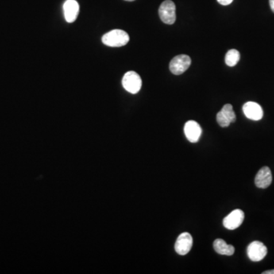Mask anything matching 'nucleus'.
I'll use <instances>...</instances> for the list:
<instances>
[{
	"instance_id": "obj_1",
	"label": "nucleus",
	"mask_w": 274,
	"mask_h": 274,
	"mask_svg": "<svg viewBox=\"0 0 274 274\" xmlns=\"http://www.w3.org/2000/svg\"><path fill=\"white\" fill-rule=\"evenodd\" d=\"M129 37L128 34L122 30L115 29L105 34L102 37V42L109 47H120L128 44Z\"/></svg>"
},
{
	"instance_id": "obj_2",
	"label": "nucleus",
	"mask_w": 274,
	"mask_h": 274,
	"mask_svg": "<svg viewBox=\"0 0 274 274\" xmlns=\"http://www.w3.org/2000/svg\"><path fill=\"white\" fill-rule=\"evenodd\" d=\"M160 18L164 24L173 25L176 20V7L171 0H165L160 5L159 10Z\"/></svg>"
},
{
	"instance_id": "obj_3",
	"label": "nucleus",
	"mask_w": 274,
	"mask_h": 274,
	"mask_svg": "<svg viewBox=\"0 0 274 274\" xmlns=\"http://www.w3.org/2000/svg\"><path fill=\"white\" fill-rule=\"evenodd\" d=\"M122 84L128 92L136 94L141 89L142 79L138 73L134 71H129L124 75Z\"/></svg>"
},
{
	"instance_id": "obj_4",
	"label": "nucleus",
	"mask_w": 274,
	"mask_h": 274,
	"mask_svg": "<svg viewBox=\"0 0 274 274\" xmlns=\"http://www.w3.org/2000/svg\"><path fill=\"white\" fill-rule=\"evenodd\" d=\"M191 59L187 55H178L172 59L169 65L170 71L174 75H182L190 67Z\"/></svg>"
},
{
	"instance_id": "obj_5",
	"label": "nucleus",
	"mask_w": 274,
	"mask_h": 274,
	"mask_svg": "<svg viewBox=\"0 0 274 274\" xmlns=\"http://www.w3.org/2000/svg\"><path fill=\"white\" fill-rule=\"evenodd\" d=\"M247 254L250 260L252 261H260L266 257L267 254V248L264 243L258 241H255L248 245Z\"/></svg>"
},
{
	"instance_id": "obj_6",
	"label": "nucleus",
	"mask_w": 274,
	"mask_h": 274,
	"mask_svg": "<svg viewBox=\"0 0 274 274\" xmlns=\"http://www.w3.org/2000/svg\"><path fill=\"white\" fill-rule=\"evenodd\" d=\"M245 219V213L239 209H236L231 212L223 219V225L225 229L234 230L242 224Z\"/></svg>"
},
{
	"instance_id": "obj_7",
	"label": "nucleus",
	"mask_w": 274,
	"mask_h": 274,
	"mask_svg": "<svg viewBox=\"0 0 274 274\" xmlns=\"http://www.w3.org/2000/svg\"><path fill=\"white\" fill-rule=\"evenodd\" d=\"M193 246V237L188 232H183L178 236L175 242V252L180 255H186Z\"/></svg>"
},
{
	"instance_id": "obj_8",
	"label": "nucleus",
	"mask_w": 274,
	"mask_h": 274,
	"mask_svg": "<svg viewBox=\"0 0 274 274\" xmlns=\"http://www.w3.org/2000/svg\"><path fill=\"white\" fill-rule=\"evenodd\" d=\"M243 112L246 117L252 121H260L264 116L260 105L253 101H248L243 105Z\"/></svg>"
},
{
	"instance_id": "obj_9",
	"label": "nucleus",
	"mask_w": 274,
	"mask_h": 274,
	"mask_svg": "<svg viewBox=\"0 0 274 274\" xmlns=\"http://www.w3.org/2000/svg\"><path fill=\"white\" fill-rule=\"evenodd\" d=\"M184 134L190 143L199 141L202 134V129L200 124L194 121H189L184 125Z\"/></svg>"
},
{
	"instance_id": "obj_10",
	"label": "nucleus",
	"mask_w": 274,
	"mask_h": 274,
	"mask_svg": "<svg viewBox=\"0 0 274 274\" xmlns=\"http://www.w3.org/2000/svg\"><path fill=\"white\" fill-rule=\"evenodd\" d=\"M272 173L267 166L260 168L255 177V185L259 188H267L272 183Z\"/></svg>"
},
{
	"instance_id": "obj_11",
	"label": "nucleus",
	"mask_w": 274,
	"mask_h": 274,
	"mask_svg": "<svg viewBox=\"0 0 274 274\" xmlns=\"http://www.w3.org/2000/svg\"><path fill=\"white\" fill-rule=\"evenodd\" d=\"M66 21L73 23L76 20L79 13V5L75 0H67L63 5Z\"/></svg>"
},
{
	"instance_id": "obj_12",
	"label": "nucleus",
	"mask_w": 274,
	"mask_h": 274,
	"mask_svg": "<svg viewBox=\"0 0 274 274\" xmlns=\"http://www.w3.org/2000/svg\"><path fill=\"white\" fill-rule=\"evenodd\" d=\"M213 248L217 253L222 255L232 256L234 255L235 248L231 245H228L223 239L217 238L213 242Z\"/></svg>"
},
{
	"instance_id": "obj_13",
	"label": "nucleus",
	"mask_w": 274,
	"mask_h": 274,
	"mask_svg": "<svg viewBox=\"0 0 274 274\" xmlns=\"http://www.w3.org/2000/svg\"><path fill=\"white\" fill-rule=\"evenodd\" d=\"M240 60V53L236 49L228 51L225 55V61L229 67H235Z\"/></svg>"
},
{
	"instance_id": "obj_14",
	"label": "nucleus",
	"mask_w": 274,
	"mask_h": 274,
	"mask_svg": "<svg viewBox=\"0 0 274 274\" xmlns=\"http://www.w3.org/2000/svg\"><path fill=\"white\" fill-rule=\"evenodd\" d=\"M221 113L228 119V121L232 124V123L236 122V116L233 110V107L230 104L224 105L222 107V110H220Z\"/></svg>"
},
{
	"instance_id": "obj_15",
	"label": "nucleus",
	"mask_w": 274,
	"mask_h": 274,
	"mask_svg": "<svg viewBox=\"0 0 274 274\" xmlns=\"http://www.w3.org/2000/svg\"><path fill=\"white\" fill-rule=\"evenodd\" d=\"M217 121L219 125L222 128H227L230 125L231 123L228 121V119L221 113V111L219 112L217 115Z\"/></svg>"
},
{
	"instance_id": "obj_16",
	"label": "nucleus",
	"mask_w": 274,
	"mask_h": 274,
	"mask_svg": "<svg viewBox=\"0 0 274 274\" xmlns=\"http://www.w3.org/2000/svg\"><path fill=\"white\" fill-rule=\"evenodd\" d=\"M217 1H218L219 3L222 5H228L233 2V0H217Z\"/></svg>"
},
{
	"instance_id": "obj_17",
	"label": "nucleus",
	"mask_w": 274,
	"mask_h": 274,
	"mask_svg": "<svg viewBox=\"0 0 274 274\" xmlns=\"http://www.w3.org/2000/svg\"><path fill=\"white\" fill-rule=\"evenodd\" d=\"M270 5H271V10L274 13V0H270Z\"/></svg>"
},
{
	"instance_id": "obj_18",
	"label": "nucleus",
	"mask_w": 274,
	"mask_h": 274,
	"mask_svg": "<svg viewBox=\"0 0 274 274\" xmlns=\"http://www.w3.org/2000/svg\"><path fill=\"white\" fill-rule=\"evenodd\" d=\"M263 274H274V270H271V271H264L262 273Z\"/></svg>"
},
{
	"instance_id": "obj_19",
	"label": "nucleus",
	"mask_w": 274,
	"mask_h": 274,
	"mask_svg": "<svg viewBox=\"0 0 274 274\" xmlns=\"http://www.w3.org/2000/svg\"><path fill=\"white\" fill-rule=\"evenodd\" d=\"M125 1H128V2H133V1H135V0H125Z\"/></svg>"
}]
</instances>
